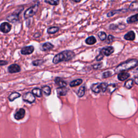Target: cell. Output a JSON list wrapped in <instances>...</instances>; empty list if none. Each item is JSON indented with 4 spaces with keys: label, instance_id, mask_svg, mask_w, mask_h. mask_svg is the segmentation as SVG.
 I'll return each instance as SVG.
<instances>
[{
    "label": "cell",
    "instance_id": "4dcf8cb0",
    "mask_svg": "<svg viewBox=\"0 0 138 138\" xmlns=\"http://www.w3.org/2000/svg\"><path fill=\"white\" fill-rule=\"evenodd\" d=\"M45 2L49 3L50 5H57L59 4V1H53V0H50V1H45Z\"/></svg>",
    "mask_w": 138,
    "mask_h": 138
},
{
    "label": "cell",
    "instance_id": "d6a6232c",
    "mask_svg": "<svg viewBox=\"0 0 138 138\" xmlns=\"http://www.w3.org/2000/svg\"><path fill=\"white\" fill-rule=\"evenodd\" d=\"M112 76V73L110 71H106L103 73V78H107Z\"/></svg>",
    "mask_w": 138,
    "mask_h": 138
},
{
    "label": "cell",
    "instance_id": "7c38bea8",
    "mask_svg": "<svg viewBox=\"0 0 138 138\" xmlns=\"http://www.w3.org/2000/svg\"><path fill=\"white\" fill-rule=\"evenodd\" d=\"M135 38V34L133 31H130L127 32L124 38L127 41H133Z\"/></svg>",
    "mask_w": 138,
    "mask_h": 138
},
{
    "label": "cell",
    "instance_id": "d590c367",
    "mask_svg": "<svg viewBox=\"0 0 138 138\" xmlns=\"http://www.w3.org/2000/svg\"><path fill=\"white\" fill-rule=\"evenodd\" d=\"M103 58H104V55L101 53H99V54L98 55V56H97L96 59V60L100 61V60H102Z\"/></svg>",
    "mask_w": 138,
    "mask_h": 138
},
{
    "label": "cell",
    "instance_id": "9a60e30c",
    "mask_svg": "<svg viewBox=\"0 0 138 138\" xmlns=\"http://www.w3.org/2000/svg\"><path fill=\"white\" fill-rule=\"evenodd\" d=\"M18 15L19 14H17L16 13L10 15V16H9L7 17V20L8 21H9L10 22H12V23L15 22L18 20Z\"/></svg>",
    "mask_w": 138,
    "mask_h": 138
},
{
    "label": "cell",
    "instance_id": "f1b7e54d",
    "mask_svg": "<svg viewBox=\"0 0 138 138\" xmlns=\"http://www.w3.org/2000/svg\"><path fill=\"white\" fill-rule=\"evenodd\" d=\"M99 38L101 41H105L106 38V34L103 31H101L98 33V35Z\"/></svg>",
    "mask_w": 138,
    "mask_h": 138
},
{
    "label": "cell",
    "instance_id": "6da1fadb",
    "mask_svg": "<svg viewBox=\"0 0 138 138\" xmlns=\"http://www.w3.org/2000/svg\"><path fill=\"white\" fill-rule=\"evenodd\" d=\"M75 54L73 51L67 50L64 51L55 56L53 59V63L55 64L63 61H69L73 59Z\"/></svg>",
    "mask_w": 138,
    "mask_h": 138
},
{
    "label": "cell",
    "instance_id": "5b68a950",
    "mask_svg": "<svg viewBox=\"0 0 138 138\" xmlns=\"http://www.w3.org/2000/svg\"><path fill=\"white\" fill-rule=\"evenodd\" d=\"M12 25L8 22H3L0 25V31L3 33L7 34L10 31Z\"/></svg>",
    "mask_w": 138,
    "mask_h": 138
},
{
    "label": "cell",
    "instance_id": "30bf717a",
    "mask_svg": "<svg viewBox=\"0 0 138 138\" xmlns=\"http://www.w3.org/2000/svg\"><path fill=\"white\" fill-rule=\"evenodd\" d=\"M54 82L58 86L60 87H65L67 85L66 81L63 80L62 78L59 77H57L54 79Z\"/></svg>",
    "mask_w": 138,
    "mask_h": 138
},
{
    "label": "cell",
    "instance_id": "7a4b0ae2",
    "mask_svg": "<svg viewBox=\"0 0 138 138\" xmlns=\"http://www.w3.org/2000/svg\"><path fill=\"white\" fill-rule=\"evenodd\" d=\"M138 61L135 59H132L128 60L119 65L115 70L116 73H120L127 70H129L135 68L137 64Z\"/></svg>",
    "mask_w": 138,
    "mask_h": 138
},
{
    "label": "cell",
    "instance_id": "3957f363",
    "mask_svg": "<svg viewBox=\"0 0 138 138\" xmlns=\"http://www.w3.org/2000/svg\"><path fill=\"white\" fill-rule=\"evenodd\" d=\"M38 9V4H35L29 9H27V10L25 12L24 14V17L25 18H28L30 17H32L34 16L36 13H37Z\"/></svg>",
    "mask_w": 138,
    "mask_h": 138
},
{
    "label": "cell",
    "instance_id": "e575fe53",
    "mask_svg": "<svg viewBox=\"0 0 138 138\" xmlns=\"http://www.w3.org/2000/svg\"><path fill=\"white\" fill-rule=\"evenodd\" d=\"M114 37L111 35H109L108 36V39H107V42L110 43H112L114 41Z\"/></svg>",
    "mask_w": 138,
    "mask_h": 138
},
{
    "label": "cell",
    "instance_id": "836d02e7",
    "mask_svg": "<svg viewBox=\"0 0 138 138\" xmlns=\"http://www.w3.org/2000/svg\"><path fill=\"white\" fill-rule=\"evenodd\" d=\"M102 64H103L102 63H98L97 64H95V65H93V68L95 70H98L102 67V66H103Z\"/></svg>",
    "mask_w": 138,
    "mask_h": 138
},
{
    "label": "cell",
    "instance_id": "7402d4cb",
    "mask_svg": "<svg viewBox=\"0 0 138 138\" xmlns=\"http://www.w3.org/2000/svg\"><path fill=\"white\" fill-rule=\"evenodd\" d=\"M32 94L37 97H41L42 96V90L38 88H35L32 90Z\"/></svg>",
    "mask_w": 138,
    "mask_h": 138
},
{
    "label": "cell",
    "instance_id": "52a82bcc",
    "mask_svg": "<svg viewBox=\"0 0 138 138\" xmlns=\"http://www.w3.org/2000/svg\"><path fill=\"white\" fill-rule=\"evenodd\" d=\"M25 115V111L23 108H20L15 113L14 115V117L15 119L17 120H20L22 119Z\"/></svg>",
    "mask_w": 138,
    "mask_h": 138
},
{
    "label": "cell",
    "instance_id": "cb8c5ba5",
    "mask_svg": "<svg viewBox=\"0 0 138 138\" xmlns=\"http://www.w3.org/2000/svg\"><path fill=\"white\" fill-rule=\"evenodd\" d=\"M59 30V28L58 27H56V26H52V27H50L48 29V33L49 34H53L56 33L57 32H58Z\"/></svg>",
    "mask_w": 138,
    "mask_h": 138
},
{
    "label": "cell",
    "instance_id": "5bb4252c",
    "mask_svg": "<svg viewBox=\"0 0 138 138\" xmlns=\"http://www.w3.org/2000/svg\"><path fill=\"white\" fill-rule=\"evenodd\" d=\"M53 45H52L51 43L49 42H47L43 44L42 46V49L41 50L43 51H49L51 49H52L53 48Z\"/></svg>",
    "mask_w": 138,
    "mask_h": 138
},
{
    "label": "cell",
    "instance_id": "484cf974",
    "mask_svg": "<svg viewBox=\"0 0 138 138\" xmlns=\"http://www.w3.org/2000/svg\"><path fill=\"white\" fill-rule=\"evenodd\" d=\"M115 90H116V85L115 84H112L110 85H108L107 90L108 91V92L109 93H113L114 91H115Z\"/></svg>",
    "mask_w": 138,
    "mask_h": 138
},
{
    "label": "cell",
    "instance_id": "4fadbf2b",
    "mask_svg": "<svg viewBox=\"0 0 138 138\" xmlns=\"http://www.w3.org/2000/svg\"><path fill=\"white\" fill-rule=\"evenodd\" d=\"M91 90L93 92L96 93H99L101 91H102V89H101V85L100 83H96L92 85L91 86Z\"/></svg>",
    "mask_w": 138,
    "mask_h": 138
},
{
    "label": "cell",
    "instance_id": "4316f807",
    "mask_svg": "<svg viewBox=\"0 0 138 138\" xmlns=\"http://www.w3.org/2000/svg\"><path fill=\"white\" fill-rule=\"evenodd\" d=\"M129 9L132 10H135L138 9V1H135L132 2L129 7Z\"/></svg>",
    "mask_w": 138,
    "mask_h": 138
},
{
    "label": "cell",
    "instance_id": "f35d334b",
    "mask_svg": "<svg viewBox=\"0 0 138 138\" xmlns=\"http://www.w3.org/2000/svg\"><path fill=\"white\" fill-rule=\"evenodd\" d=\"M134 82H135V83L137 85H138V77H135L133 80Z\"/></svg>",
    "mask_w": 138,
    "mask_h": 138
},
{
    "label": "cell",
    "instance_id": "8d00e7d4",
    "mask_svg": "<svg viewBox=\"0 0 138 138\" xmlns=\"http://www.w3.org/2000/svg\"><path fill=\"white\" fill-rule=\"evenodd\" d=\"M118 27H119L118 25H115V24H111V25H110V26H109V29H111V30H113L117 29Z\"/></svg>",
    "mask_w": 138,
    "mask_h": 138
},
{
    "label": "cell",
    "instance_id": "9c48e42d",
    "mask_svg": "<svg viewBox=\"0 0 138 138\" xmlns=\"http://www.w3.org/2000/svg\"><path fill=\"white\" fill-rule=\"evenodd\" d=\"M34 51V47L33 46H27L23 48L21 50V52L23 55H27L32 53Z\"/></svg>",
    "mask_w": 138,
    "mask_h": 138
},
{
    "label": "cell",
    "instance_id": "d4e9b609",
    "mask_svg": "<svg viewBox=\"0 0 138 138\" xmlns=\"http://www.w3.org/2000/svg\"><path fill=\"white\" fill-rule=\"evenodd\" d=\"M133 84H134L133 80L129 79V80H128L127 81H126V82H125V86L128 89H130L133 87Z\"/></svg>",
    "mask_w": 138,
    "mask_h": 138
},
{
    "label": "cell",
    "instance_id": "ac0fdd59",
    "mask_svg": "<svg viewBox=\"0 0 138 138\" xmlns=\"http://www.w3.org/2000/svg\"><path fill=\"white\" fill-rule=\"evenodd\" d=\"M21 97V95L18 93L16 92H15L12 93L10 96H9L8 99L9 100V101H10V102H13V101L15 100L16 99L18 98H20Z\"/></svg>",
    "mask_w": 138,
    "mask_h": 138
},
{
    "label": "cell",
    "instance_id": "83f0119b",
    "mask_svg": "<svg viewBox=\"0 0 138 138\" xmlns=\"http://www.w3.org/2000/svg\"><path fill=\"white\" fill-rule=\"evenodd\" d=\"M124 12V10H123V9H121V10H113V11H112V12H109V13L107 14V17H110L113 16L114 15L117 14H118V13H120V12Z\"/></svg>",
    "mask_w": 138,
    "mask_h": 138
},
{
    "label": "cell",
    "instance_id": "f546056e",
    "mask_svg": "<svg viewBox=\"0 0 138 138\" xmlns=\"http://www.w3.org/2000/svg\"><path fill=\"white\" fill-rule=\"evenodd\" d=\"M44 60L42 59H40V60H34L32 62V64L34 66H39V65H41L42 64H43L44 63Z\"/></svg>",
    "mask_w": 138,
    "mask_h": 138
},
{
    "label": "cell",
    "instance_id": "ab89813d",
    "mask_svg": "<svg viewBox=\"0 0 138 138\" xmlns=\"http://www.w3.org/2000/svg\"><path fill=\"white\" fill-rule=\"evenodd\" d=\"M73 1L75 2H80V1H76V0H73Z\"/></svg>",
    "mask_w": 138,
    "mask_h": 138
},
{
    "label": "cell",
    "instance_id": "603a6c76",
    "mask_svg": "<svg viewBox=\"0 0 138 138\" xmlns=\"http://www.w3.org/2000/svg\"><path fill=\"white\" fill-rule=\"evenodd\" d=\"M85 93V86H82L80 87L77 92V95L79 97H82Z\"/></svg>",
    "mask_w": 138,
    "mask_h": 138
},
{
    "label": "cell",
    "instance_id": "ba28073f",
    "mask_svg": "<svg viewBox=\"0 0 138 138\" xmlns=\"http://www.w3.org/2000/svg\"><path fill=\"white\" fill-rule=\"evenodd\" d=\"M21 67L17 65V64H12L8 67V71L10 73H15L21 71Z\"/></svg>",
    "mask_w": 138,
    "mask_h": 138
},
{
    "label": "cell",
    "instance_id": "8fae6325",
    "mask_svg": "<svg viewBox=\"0 0 138 138\" xmlns=\"http://www.w3.org/2000/svg\"><path fill=\"white\" fill-rule=\"evenodd\" d=\"M130 76V73L126 72H122L118 74V79L120 81H124L126 80L128 78H129Z\"/></svg>",
    "mask_w": 138,
    "mask_h": 138
},
{
    "label": "cell",
    "instance_id": "1f68e13d",
    "mask_svg": "<svg viewBox=\"0 0 138 138\" xmlns=\"http://www.w3.org/2000/svg\"><path fill=\"white\" fill-rule=\"evenodd\" d=\"M101 85V89H102V91H103V92H105L107 90L108 84L105 83V82H103V83H100Z\"/></svg>",
    "mask_w": 138,
    "mask_h": 138
},
{
    "label": "cell",
    "instance_id": "8992f818",
    "mask_svg": "<svg viewBox=\"0 0 138 138\" xmlns=\"http://www.w3.org/2000/svg\"><path fill=\"white\" fill-rule=\"evenodd\" d=\"M114 51V49L112 47H107L103 48L100 51L101 54H102L103 55H105L106 56H108L110 54H111L112 53H113Z\"/></svg>",
    "mask_w": 138,
    "mask_h": 138
},
{
    "label": "cell",
    "instance_id": "e0dca14e",
    "mask_svg": "<svg viewBox=\"0 0 138 138\" xmlns=\"http://www.w3.org/2000/svg\"><path fill=\"white\" fill-rule=\"evenodd\" d=\"M127 22L128 23H129V24L135 23L136 22H138V14L134 15L133 16H132L130 17L129 18H128L127 20Z\"/></svg>",
    "mask_w": 138,
    "mask_h": 138
},
{
    "label": "cell",
    "instance_id": "ffe728a7",
    "mask_svg": "<svg viewBox=\"0 0 138 138\" xmlns=\"http://www.w3.org/2000/svg\"><path fill=\"white\" fill-rule=\"evenodd\" d=\"M96 42H97V40L94 36L89 37H88L85 41L86 43L89 45H93L95 44Z\"/></svg>",
    "mask_w": 138,
    "mask_h": 138
},
{
    "label": "cell",
    "instance_id": "2e32d148",
    "mask_svg": "<svg viewBox=\"0 0 138 138\" xmlns=\"http://www.w3.org/2000/svg\"><path fill=\"white\" fill-rule=\"evenodd\" d=\"M68 91V89H67L66 87H59L57 89V93L60 96H65Z\"/></svg>",
    "mask_w": 138,
    "mask_h": 138
},
{
    "label": "cell",
    "instance_id": "74e56055",
    "mask_svg": "<svg viewBox=\"0 0 138 138\" xmlns=\"http://www.w3.org/2000/svg\"><path fill=\"white\" fill-rule=\"evenodd\" d=\"M8 62L5 60H0V66H3L8 64Z\"/></svg>",
    "mask_w": 138,
    "mask_h": 138
},
{
    "label": "cell",
    "instance_id": "277c9868",
    "mask_svg": "<svg viewBox=\"0 0 138 138\" xmlns=\"http://www.w3.org/2000/svg\"><path fill=\"white\" fill-rule=\"evenodd\" d=\"M23 99L24 101H25V102H28L30 104H31L35 102L36 98L35 97V96L32 93L27 92V93H26L23 96Z\"/></svg>",
    "mask_w": 138,
    "mask_h": 138
},
{
    "label": "cell",
    "instance_id": "d6986e66",
    "mask_svg": "<svg viewBox=\"0 0 138 138\" xmlns=\"http://www.w3.org/2000/svg\"><path fill=\"white\" fill-rule=\"evenodd\" d=\"M82 80L81 79H78L75 80H73L70 83V86L71 87L77 86L80 85L82 83Z\"/></svg>",
    "mask_w": 138,
    "mask_h": 138
},
{
    "label": "cell",
    "instance_id": "44dd1931",
    "mask_svg": "<svg viewBox=\"0 0 138 138\" xmlns=\"http://www.w3.org/2000/svg\"><path fill=\"white\" fill-rule=\"evenodd\" d=\"M42 90L44 92V93L47 96H49L50 95L51 91V88L48 86H45L42 87Z\"/></svg>",
    "mask_w": 138,
    "mask_h": 138
}]
</instances>
